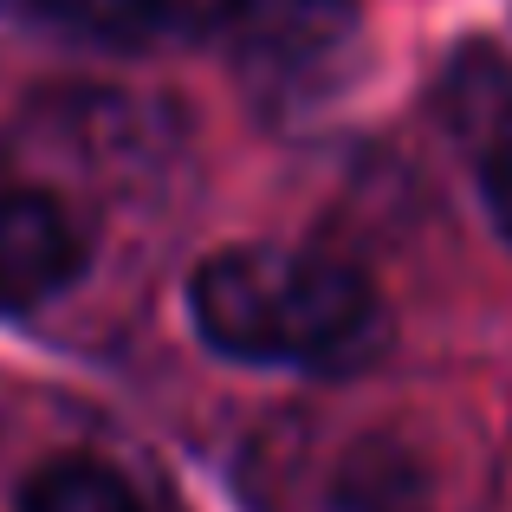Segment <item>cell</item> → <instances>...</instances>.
Segmentation results:
<instances>
[{"label": "cell", "instance_id": "obj_1", "mask_svg": "<svg viewBox=\"0 0 512 512\" xmlns=\"http://www.w3.org/2000/svg\"><path fill=\"white\" fill-rule=\"evenodd\" d=\"M195 338L253 370H357L383 344V299L338 253L221 247L188 279Z\"/></svg>", "mask_w": 512, "mask_h": 512}, {"label": "cell", "instance_id": "obj_2", "mask_svg": "<svg viewBox=\"0 0 512 512\" xmlns=\"http://www.w3.org/2000/svg\"><path fill=\"white\" fill-rule=\"evenodd\" d=\"M227 39L260 85L305 91L357 39V0H240Z\"/></svg>", "mask_w": 512, "mask_h": 512}, {"label": "cell", "instance_id": "obj_3", "mask_svg": "<svg viewBox=\"0 0 512 512\" xmlns=\"http://www.w3.org/2000/svg\"><path fill=\"white\" fill-rule=\"evenodd\" d=\"M85 234L46 188H0V318L52 305L85 279Z\"/></svg>", "mask_w": 512, "mask_h": 512}, {"label": "cell", "instance_id": "obj_4", "mask_svg": "<svg viewBox=\"0 0 512 512\" xmlns=\"http://www.w3.org/2000/svg\"><path fill=\"white\" fill-rule=\"evenodd\" d=\"M318 512H428V474L396 441L370 435L331 461L325 506Z\"/></svg>", "mask_w": 512, "mask_h": 512}, {"label": "cell", "instance_id": "obj_5", "mask_svg": "<svg viewBox=\"0 0 512 512\" xmlns=\"http://www.w3.org/2000/svg\"><path fill=\"white\" fill-rule=\"evenodd\" d=\"M20 26L52 39H72V46H111V52H137L156 46L150 13L143 0H0Z\"/></svg>", "mask_w": 512, "mask_h": 512}, {"label": "cell", "instance_id": "obj_6", "mask_svg": "<svg viewBox=\"0 0 512 512\" xmlns=\"http://www.w3.org/2000/svg\"><path fill=\"white\" fill-rule=\"evenodd\" d=\"M20 512H150V506H143V493L117 467L72 454V461H52L26 480Z\"/></svg>", "mask_w": 512, "mask_h": 512}, {"label": "cell", "instance_id": "obj_7", "mask_svg": "<svg viewBox=\"0 0 512 512\" xmlns=\"http://www.w3.org/2000/svg\"><path fill=\"white\" fill-rule=\"evenodd\" d=\"M474 182H480V208H487L493 234L512 247V124H506V117H493V130L480 137Z\"/></svg>", "mask_w": 512, "mask_h": 512}, {"label": "cell", "instance_id": "obj_8", "mask_svg": "<svg viewBox=\"0 0 512 512\" xmlns=\"http://www.w3.org/2000/svg\"><path fill=\"white\" fill-rule=\"evenodd\" d=\"M240 0H143L156 39H201V33H227Z\"/></svg>", "mask_w": 512, "mask_h": 512}]
</instances>
